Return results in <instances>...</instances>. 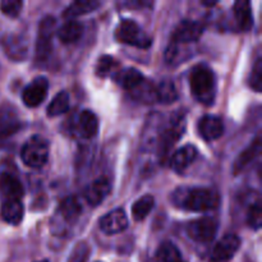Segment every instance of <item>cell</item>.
<instances>
[{"mask_svg":"<svg viewBox=\"0 0 262 262\" xmlns=\"http://www.w3.org/2000/svg\"><path fill=\"white\" fill-rule=\"evenodd\" d=\"M174 206L192 212H205L219 206L220 196L216 191L204 187H182L171 196Z\"/></svg>","mask_w":262,"mask_h":262,"instance_id":"6da1fadb","label":"cell"},{"mask_svg":"<svg viewBox=\"0 0 262 262\" xmlns=\"http://www.w3.org/2000/svg\"><path fill=\"white\" fill-rule=\"evenodd\" d=\"M189 87L197 101L205 105H212L216 97V78L206 64H197L189 74Z\"/></svg>","mask_w":262,"mask_h":262,"instance_id":"7a4b0ae2","label":"cell"},{"mask_svg":"<svg viewBox=\"0 0 262 262\" xmlns=\"http://www.w3.org/2000/svg\"><path fill=\"white\" fill-rule=\"evenodd\" d=\"M49 142L41 136H32L20 150V159L25 165L37 169L46 164L49 159Z\"/></svg>","mask_w":262,"mask_h":262,"instance_id":"3957f363","label":"cell"},{"mask_svg":"<svg viewBox=\"0 0 262 262\" xmlns=\"http://www.w3.org/2000/svg\"><path fill=\"white\" fill-rule=\"evenodd\" d=\"M115 40L120 43L140 49L150 48L152 40L132 19H123L115 30Z\"/></svg>","mask_w":262,"mask_h":262,"instance_id":"277c9868","label":"cell"},{"mask_svg":"<svg viewBox=\"0 0 262 262\" xmlns=\"http://www.w3.org/2000/svg\"><path fill=\"white\" fill-rule=\"evenodd\" d=\"M186 132V114L178 112L174 117H171L168 127L164 129L163 135L160 137V143H159V155L161 159H165L168 156L169 151L173 148V146L183 137Z\"/></svg>","mask_w":262,"mask_h":262,"instance_id":"5b68a950","label":"cell"},{"mask_svg":"<svg viewBox=\"0 0 262 262\" xmlns=\"http://www.w3.org/2000/svg\"><path fill=\"white\" fill-rule=\"evenodd\" d=\"M56 31L55 18L48 15L41 19L38 25V35L36 41V58L38 61H43L49 58L53 46V36Z\"/></svg>","mask_w":262,"mask_h":262,"instance_id":"8992f818","label":"cell"},{"mask_svg":"<svg viewBox=\"0 0 262 262\" xmlns=\"http://www.w3.org/2000/svg\"><path fill=\"white\" fill-rule=\"evenodd\" d=\"M219 229V222L214 217H201L187 225V234L189 238L200 243L211 242Z\"/></svg>","mask_w":262,"mask_h":262,"instance_id":"52a82bcc","label":"cell"},{"mask_svg":"<svg viewBox=\"0 0 262 262\" xmlns=\"http://www.w3.org/2000/svg\"><path fill=\"white\" fill-rule=\"evenodd\" d=\"M49 81L45 77H36L22 92L23 104L28 107H37L48 96Z\"/></svg>","mask_w":262,"mask_h":262,"instance_id":"ba28073f","label":"cell"},{"mask_svg":"<svg viewBox=\"0 0 262 262\" xmlns=\"http://www.w3.org/2000/svg\"><path fill=\"white\" fill-rule=\"evenodd\" d=\"M205 30V26L201 22H196V20L184 19L177 26L174 30L173 37H171V43H189L196 42L200 37L202 36Z\"/></svg>","mask_w":262,"mask_h":262,"instance_id":"9c48e42d","label":"cell"},{"mask_svg":"<svg viewBox=\"0 0 262 262\" xmlns=\"http://www.w3.org/2000/svg\"><path fill=\"white\" fill-rule=\"evenodd\" d=\"M99 227L105 234L114 235L124 232L128 228V217L123 209H115L100 219Z\"/></svg>","mask_w":262,"mask_h":262,"instance_id":"30bf717a","label":"cell"},{"mask_svg":"<svg viewBox=\"0 0 262 262\" xmlns=\"http://www.w3.org/2000/svg\"><path fill=\"white\" fill-rule=\"evenodd\" d=\"M241 239L235 234H227L216 243L211 253L212 262H228L239 250Z\"/></svg>","mask_w":262,"mask_h":262,"instance_id":"8fae6325","label":"cell"},{"mask_svg":"<svg viewBox=\"0 0 262 262\" xmlns=\"http://www.w3.org/2000/svg\"><path fill=\"white\" fill-rule=\"evenodd\" d=\"M23 193L25 191L22 183L14 176L9 173L0 174V199L3 202L12 201V200L20 201Z\"/></svg>","mask_w":262,"mask_h":262,"instance_id":"7c38bea8","label":"cell"},{"mask_svg":"<svg viewBox=\"0 0 262 262\" xmlns=\"http://www.w3.org/2000/svg\"><path fill=\"white\" fill-rule=\"evenodd\" d=\"M200 136L205 141H215L220 138L224 133V123L219 117L215 115H205L199 123Z\"/></svg>","mask_w":262,"mask_h":262,"instance_id":"4fadbf2b","label":"cell"},{"mask_svg":"<svg viewBox=\"0 0 262 262\" xmlns=\"http://www.w3.org/2000/svg\"><path fill=\"white\" fill-rule=\"evenodd\" d=\"M110 189H112V186H110V182L106 178L102 177V178L95 179L84 189V199L91 206H97L109 196Z\"/></svg>","mask_w":262,"mask_h":262,"instance_id":"5bb4252c","label":"cell"},{"mask_svg":"<svg viewBox=\"0 0 262 262\" xmlns=\"http://www.w3.org/2000/svg\"><path fill=\"white\" fill-rule=\"evenodd\" d=\"M199 156V151L193 145H186L177 150L170 159V166L177 173H183Z\"/></svg>","mask_w":262,"mask_h":262,"instance_id":"9a60e30c","label":"cell"},{"mask_svg":"<svg viewBox=\"0 0 262 262\" xmlns=\"http://www.w3.org/2000/svg\"><path fill=\"white\" fill-rule=\"evenodd\" d=\"M76 129L79 137L86 138V140L94 138L97 135V130H99L97 117L91 110H82L79 113L78 118H77Z\"/></svg>","mask_w":262,"mask_h":262,"instance_id":"2e32d148","label":"cell"},{"mask_svg":"<svg viewBox=\"0 0 262 262\" xmlns=\"http://www.w3.org/2000/svg\"><path fill=\"white\" fill-rule=\"evenodd\" d=\"M81 212L82 205L81 202H79V200L77 199L76 196H71L67 197V199H64L63 201H61L56 215H59V217H60L66 224H74V223L78 220Z\"/></svg>","mask_w":262,"mask_h":262,"instance_id":"e0dca14e","label":"cell"},{"mask_svg":"<svg viewBox=\"0 0 262 262\" xmlns=\"http://www.w3.org/2000/svg\"><path fill=\"white\" fill-rule=\"evenodd\" d=\"M233 13H234L235 22H237L238 28L241 31L247 32L252 28L253 14L248 0H238V2H235L234 7H233Z\"/></svg>","mask_w":262,"mask_h":262,"instance_id":"ac0fdd59","label":"cell"},{"mask_svg":"<svg viewBox=\"0 0 262 262\" xmlns=\"http://www.w3.org/2000/svg\"><path fill=\"white\" fill-rule=\"evenodd\" d=\"M2 219L10 225H18L23 220L25 216V207L22 202L18 200H12V201H4L0 209Z\"/></svg>","mask_w":262,"mask_h":262,"instance_id":"d6986e66","label":"cell"},{"mask_svg":"<svg viewBox=\"0 0 262 262\" xmlns=\"http://www.w3.org/2000/svg\"><path fill=\"white\" fill-rule=\"evenodd\" d=\"M114 78L123 89H125L127 91L130 92L135 91V90L146 79L145 76L136 68H127L122 69V71H118Z\"/></svg>","mask_w":262,"mask_h":262,"instance_id":"ffe728a7","label":"cell"},{"mask_svg":"<svg viewBox=\"0 0 262 262\" xmlns=\"http://www.w3.org/2000/svg\"><path fill=\"white\" fill-rule=\"evenodd\" d=\"M58 38L63 43L77 42L83 35V25L78 20H67L56 32Z\"/></svg>","mask_w":262,"mask_h":262,"instance_id":"44dd1931","label":"cell"},{"mask_svg":"<svg viewBox=\"0 0 262 262\" xmlns=\"http://www.w3.org/2000/svg\"><path fill=\"white\" fill-rule=\"evenodd\" d=\"M260 151H261V141L260 138L257 137L250 146H248L247 148H246L245 151H243V152H241L239 156H238V159L234 163V166H233V173L237 176L238 173L245 170V169L247 168L253 160H255V158L260 154Z\"/></svg>","mask_w":262,"mask_h":262,"instance_id":"7402d4cb","label":"cell"},{"mask_svg":"<svg viewBox=\"0 0 262 262\" xmlns=\"http://www.w3.org/2000/svg\"><path fill=\"white\" fill-rule=\"evenodd\" d=\"M100 7H101V3L96 2V0H77L66 8V10L63 12V17L72 19V18L94 12Z\"/></svg>","mask_w":262,"mask_h":262,"instance_id":"603a6c76","label":"cell"},{"mask_svg":"<svg viewBox=\"0 0 262 262\" xmlns=\"http://www.w3.org/2000/svg\"><path fill=\"white\" fill-rule=\"evenodd\" d=\"M5 54L14 60H20L26 56V51H27V46H26L25 40L19 36H8L5 38L4 42Z\"/></svg>","mask_w":262,"mask_h":262,"instance_id":"cb8c5ba5","label":"cell"},{"mask_svg":"<svg viewBox=\"0 0 262 262\" xmlns=\"http://www.w3.org/2000/svg\"><path fill=\"white\" fill-rule=\"evenodd\" d=\"M154 206H155V199H154L151 194H145L141 199H138L137 201L133 204L132 206V216L136 222H141L145 217H147V215L152 211Z\"/></svg>","mask_w":262,"mask_h":262,"instance_id":"d4e9b609","label":"cell"},{"mask_svg":"<svg viewBox=\"0 0 262 262\" xmlns=\"http://www.w3.org/2000/svg\"><path fill=\"white\" fill-rule=\"evenodd\" d=\"M178 99V92H177L176 84L171 81L166 79V81L160 82L156 86V100L161 104H170V102L176 101Z\"/></svg>","mask_w":262,"mask_h":262,"instance_id":"484cf974","label":"cell"},{"mask_svg":"<svg viewBox=\"0 0 262 262\" xmlns=\"http://www.w3.org/2000/svg\"><path fill=\"white\" fill-rule=\"evenodd\" d=\"M69 109V94L67 91H60L49 104L46 109L48 117L54 118L58 115L64 114Z\"/></svg>","mask_w":262,"mask_h":262,"instance_id":"4316f807","label":"cell"},{"mask_svg":"<svg viewBox=\"0 0 262 262\" xmlns=\"http://www.w3.org/2000/svg\"><path fill=\"white\" fill-rule=\"evenodd\" d=\"M19 129L14 112H0V137H8Z\"/></svg>","mask_w":262,"mask_h":262,"instance_id":"83f0119b","label":"cell"},{"mask_svg":"<svg viewBox=\"0 0 262 262\" xmlns=\"http://www.w3.org/2000/svg\"><path fill=\"white\" fill-rule=\"evenodd\" d=\"M156 257L160 262H179L182 261L181 251L174 243L163 242L156 251Z\"/></svg>","mask_w":262,"mask_h":262,"instance_id":"f1b7e54d","label":"cell"},{"mask_svg":"<svg viewBox=\"0 0 262 262\" xmlns=\"http://www.w3.org/2000/svg\"><path fill=\"white\" fill-rule=\"evenodd\" d=\"M118 63L112 55H102L101 58L97 60L96 64V74L101 78H105L109 74H112V72H114V68H117Z\"/></svg>","mask_w":262,"mask_h":262,"instance_id":"f546056e","label":"cell"},{"mask_svg":"<svg viewBox=\"0 0 262 262\" xmlns=\"http://www.w3.org/2000/svg\"><path fill=\"white\" fill-rule=\"evenodd\" d=\"M247 223L252 229L258 230L261 228L262 223V210L260 201H256L255 204L251 205L247 212Z\"/></svg>","mask_w":262,"mask_h":262,"instance_id":"4dcf8cb0","label":"cell"},{"mask_svg":"<svg viewBox=\"0 0 262 262\" xmlns=\"http://www.w3.org/2000/svg\"><path fill=\"white\" fill-rule=\"evenodd\" d=\"M90 257V247L87 243L79 242L72 251L68 262H87Z\"/></svg>","mask_w":262,"mask_h":262,"instance_id":"1f68e13d","label":"cell"},{"mask_svg":"<svg viewBox=\"0 0 262 262\" xmlns=\"http://www.w3.org/2000/svg\"><path fill=\"white\" fill-rule=\"evenodd\" d=\"M22 7L23 3L20 2V0H3V2L0 3V9H2L3 14L12 18L19 15Z\"/></svg>","mask_w":262,"mask_h":262,"instance_id":"d6a6232c","label":"cell"},{"mask_svg":"<svg viewBox=\"0 0 262 262\" xmlns=\"http://www.w3.org/2000/svg\"><path fill=\"white\" fill-rule=\"evenodd\" d=\"M250 86L256 92H261L262 90V59L257 58L255 66L252 68V73L250 76Z\"/></svg>","mask_w":262,"mask_h":262,"instance_id":"836d02e7","label":"cell"},{"mask_svg":"<svg viewBox=\"0 0 262 262\" xmlns=\"http://www.w3.org/2000/svg\"><path fill=\"white\" fill-rule=\"evenodd\" d=\"M216 4V2H202V5H205V7H214Z\"/></svg>","mask_w":262,"mask_h":262,"instance_id":"e575fe53","label":"cell"},{"mask_svg":"<svg viewBox=\"0 0 262 262\" xmlns=\"http://www.w3.org/2000/svg\"><path fill=\"white\" fill-rule=\"evenodd\" d=\"M37 262H49V260H41V261H37Z\"/></svg>","mask_w":262,"mask_h":262,"instance_id":"d590c367","label":"cell"},{"mask_svg":"<svg viewBox=\"0 0 262 262\" xmlns=\"http://www.w3.org/2000/svg\"><path fill=\"white\" fill-rule=\"evenodd\" d=\"M179 262H184V261H179Z\"/></svg>","mask_w":262,"mask_h":262,"instance_id":"8d00e7d4","label":"cell"}]
</instances>
